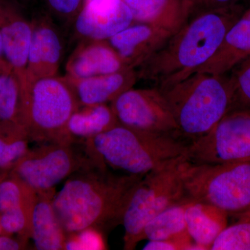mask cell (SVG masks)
<instances>
[{
	"label": "cell",
	"mask_w": 250,
	"mask_h": 250,
	"mask_svg": "<svg viewBox=\"0 0 250 250\" xmlns=\"http://www.w3.org/2000/svg\"><path fill=\"white\" fill-rule=\"evenodd\" d=\"M94 164L72 174L56 193L54 208L67 234L122 223L133 191L144 176L116 174Z\"/></svg>",
	"instance_id": "cell-1"
},
{
	"label": "cell",
	"mask_w": 250,
	"mask_h": 250,
	"mask_svg": "<svg viewBox=\"0 0 250 250\" xmlns=\"http://www.w3.org/2000/svg\"><path fill=\"white\" fill-rule=\"evenodd\" d=\"M241 16L233 6L188 18L138 67L139 80L164 89L196 72L214 55L229 29Z\"/></svg>",
	"instance_id": "cell-2"
},
{
	"label": "cell",
	"mask_w": 250,
	"mask_h": 250,
	"mask_svg": "<svg viewBox=\"0 0 250 250\" xmlns=\"http://www.w3.org/2000/svg\"><path fill=\"white\" fill-rule=\"evenodd\" d=\"M95 161L126 174L144 176L187 156L188 143L172 135L134 129L118 123L83 142Z\"/></svg>",
	"instance_id": "cell-3"
},
{
	"label": "cell",
	"mask_w": 250,
	"mask_h": 250,
	"mask_svg": "<svg viewBox=\"0 0 250 250\" xmlns=\"http://www.w3.org/2000/svg\"><path fill=\"white\" fill-rule=\"evenodd\" d=\"M174 117L180 139H201L229 111L232 94L227 75L195 72L160 89Z\"/></svg>",
	"instance_id": "cell-4"
},
{
	"label": "cell",
	"mask_w": 250,
	"mask_h": 250,
	"mask_svg": "<svg viewBox=\"0 0 250 250\" xmlns=\"http://www.w3.org/2000/svg\"><path fill=\"white\" fill-rule=\"evenodd\" d=\"M182 177L188 200L214 206L229 217L250 215V161L204 164L187 159Z\"/></svg>",
	"instance_id": "cell-5"
},
{
	"label": "cell",
	"mask_w": 250,
	"mask_h": 250,
	"mask_svg": "<svg viewBox=\"0 0 250 250\" xmlns=\"http://www.w3.org/2000/svg\"><path fill=\"white\" fill-rule=\"evenodd\" d=\"M80 105L64 77L34 81L22 93L21 123L31 142H74L67 124Z\"/></svg>",
	"instance_id": "cell-6"
},
{
	"label": "cell",
	"mask_w": 250,
	"mask_h": 250,
	"mask_svg": "<svg viewBox=\"0 0 250 250\" xmlns=\"http://www.w3.org/2000/svg\"><path fill=\"white\" fill-rule=\"evenodd\" d=\"M187 156L149 172L131 194L123 217L124 250H134L142 241L146 224L169 207L188 200L186 196L182 170Z\"/></svg>",
	"instance_id": "cell-7"
},
{
	"label": "cell",
	"mask_w": 250,
	"mask_h": 250,
	"mask_svg": "<svg viewBox=\"0 0 250 250\" xmlns=\"http://www.w3.org/2000/svg\"><path fill=\"white\" fill-rule=\"evenodd\" d=\"M77 143H41L29 149L11 172L36 192L54 188L75 172L100 164L85 150L77 149Z\"/></svg>",
	"instance_id": "cell-8"
},
{
	"label": "cell",
	"mask_w": 250,
	"mask_h": 250,
	"mask_svg": "<svg viewBox=\"0 0 250 250\" xmlns=\"http://www.w3.org/2000/svg\"><path fill=\"white\" fill-rule=\"evenodd\" d=\"M187 157L193 164L250 161V110L229 111L208 134L188 145Z\"/></svg>",
	"instance_id": "cell-9"
},
{
	"label": "cell",
	"mask_w": 250,
	"mask_h": 250,
	"mask_svg": "<svg viewBox=\"0 0 250 250\" xmlns=\"http://www.w3.org/2000/svg\"><path fill=\"white\" fill-rule=\"evenodd\" d=\"M110 105L122 125L179 137L168 104L161 90L155 86L143 89L132 87L117 97Z\"/></svg>",
	"instance_id": "cell-10"
},
{
	"label": "cell",
	"mask_w": 250,
	"mask_h": 250,
	"mask_svg": "<svg viewBox=\"0 0 250 250\" xmlns=\"http://www.w3.org/2000/svg\"><path fill=\"white\" fill-rule=\"evenodd\" d=\"M37 192L10 171L0 179V224L4 234L31 238Z\"/></svg>",
	"instance_id": "cell-11"
},
{
	"label": "cell",
	"mask_w": 250,
	"mask_h": 250,
	"mask_svg": "<svg viewBox=\"0 0 250 250\" xmlns=\"http://www.w3.org/2000/svg\"><path fill=\"white\" fill-rule=\"evenodd\" d=\"M134 22L123 0H84L75 30L85 40L107 41Z\"/></svg>",
	"instance_id": "cell-12"
},
{
	"label": "cell",
	"mask_w": 250,
	"mask_h": 250,
	"mask_svg": "<svg viewBox=\"0 0 250 250\" xmlns=\"http://www.w3.org/2000/svg\"><path fill=\"white\" fill-rule=\"evenodd\" d=\"M0 31L5 59L19 79L22 90L27 82L33 24L10 0H0Z\"/></svg>",
	"instance_id": "cell-13"
},
{
	"label": "cell",
	"mask_w": 250,
	"mask_h": 250,
	"mask_svg": "<svg viewBox=\"0 0 250 250\" xmlns=\"http://www.w3.org/2000/svg\"><path fill=\"white\" fill-rule=\"evenodd\" d=\"M177 30L133 22L107 41L125 67L136 69L160 48Z\"/></svg>",
	"instance_id": "cell-14"
},
{
	"label": "cell",
	"mask_w": 250,
	"mask_h": 250,
	"mask_svg": "<svg viewBox=\"0 0 250 250\" xmlns=\"http://www.w3.org/2000/svg\"><path fill=\"white\" fill-rule=\"evenodd\" d=\"M62 54V42L53 26L45 20L33 24L27 82L22 93L34 81L58 76Z\"/></svg>",
	"instance_id": "cell-15"
},
{
	"label": "cell",
	"mask_w": 250,
	"mask_h": 250,
	"mask_svg": "<svg viewBox=\"0 0 250 250\" xmlns=\"http://www.w3.org/2000/svg\"><path fill=\"white\" fill-rule=\"evenodd\" d=\"M125 69L128 68L107 41L86 40L77 47L67 61L65 76L88 78Z\"/></svg>",
	"instance_id": "cell-16"
},
{
	"label": "cell",
	"mask_w": 250,
	"mask_h": 250,
	"mask_svg": "<svg viewBox=\"0 0 250 250\" xmlns=\"http://www.w3.org/2000/svg\"><path fill=\"white\" fill-rule=\"evenodd\" d=\"M64 78L73 90L80 106L111 104L125 90L132 88L139 80L137 70L131 68L88 78Z\"/></svg>",
	"instance_id": "cell-17"
},
{
	"label": "cell",
	"mask_w": 250,
	"mask_h": 250,
	"mask_svg": "<svg viewBox=\"0 0 250 250\" xmlns=\"http://www.w3.org/2000/svg\"><path fill=\"white\" fill-rule=\"evenodd\" d=\"M250 55V9L230 27L214 55L196 72L226 75Z\"/></svg>",
	"instance_id": "cell-18"
},
{
	"label": "cell",
	"mask_w": 250,
	"mask_h": 250,
	"mask_svg": "<svg viewBox=\"0 0 250 250\" xmlns=\"http://www.w3.org/2000/svg\"><path fill=\"white\" fill-rule=\"evenodd\" d=\"M55 188L37 192L31 222V239L36 250H64L67 233L54 208Z\"/></svg>",
	"instance_id": "cell-19"
},
{
	"label": "cell",
	"mask_w": 250,
	"mask_h": 250,
	"mask_svg": "<svg viewBox=\"0 0 250 250\" xmlns=\"http://www.w3.org/2000/svg\"><path fill=\"white\" fill-rule=\"evenodd\" d=\"M185 221L193 243L210 250L213 243L228 226L229 215L214 206L189 200L185 210Z\"/></svg>",
	"instance_id": "cell-20"
},
{
	"label": "cell",
	"mask_w": 250,
	"mask_h": 250,
	"mask_svg": "<svg viewBox=\"0 0 250 250\" xmlns=\"http://www.w3.org/2000/svg\"><path fill=\"white\" fill-rule=\"evenodd\" d=\"M135 22L177 30L187 20L183 0H123Z\"/></svg>",
	"instance_id": "cell-21"
},
{
	"label": "cell",
	"mask_w": 250,
	"mask_h": 250,
	"mask_svg": "<svg viewBox=\"0 0 250 250\" xmlns=\"http://www.w3.org/2000/svg\"><path fill=\"white\" fill-rule=\"evenodd\" d=\"M108 104L80 106L67 124V134L74 141H84L95 137L118 124Z\"/></svg>",
	"instance_id": "cell-22"
},
{
	"label": "cell",
	"mask_w": 250,
	"mask_h": 250,
	"mask_svg": "<svg viewBox=\"0 0 250 250\" xmlns=\"http://www.w3.org/2000/svg\"><path fill=\"white\" fill-rule=\"evenodd\" d=\"M189 200L169 207L151 219L143 229V241H173L188 250L192 241L188 233L184 214Z\"/></svg>",
	"instance_id": "cell-23"
},
{
	"label": "cell",
	"mask_w": 250,
	"mask_h": 250,
	"mask_svg": "<svg viewBox=\"0 0 250 250\" xmlns=\"http://www.w3.org/2000/svg\"><path fill=\"white\" fill-rule=\"evenodd\" d=\"M29 139L25 128L18 123H0V170L9 172L28 152Z\"/></svg>",
	"instance_id": "cell-24"
},
{
	"label": "cell",
	"mask_w": 250,
	"mask_h": 250,
	"mask_svg": "<svg viewBox=\"0 0 250 250\" xmlns=\"http://www.w3.org/2000/svg\"><path fill=\"white\" fill-rule=\"evenodd\" d=\"M22 88L14 70L0 72V123H21Z\"/></svg>",
	"instance_id": "cell-25"
},
{
	"label": "cell",
	"mask_w": 250,
	"mask_h": 250,
	"mask_svg": "<svg viewBox=\"0 0 250 250\" xmlns=\"http://www.w3.org/2000/svg\"><path fill=\"white\" fill-rule=\"evenodd\" d=\"M232 94L229 111L250 110V55L226 74Z\"/></svg>",
	"instance_id": "cell-26"
},
{
	"label": "cell",
	"mask_w": 250,
	"mask_h": 250,
	"mask_svg": "<svg viewBox=\"0 0 250 250\" xmlns=\"http://www.w3.org/2000/svg\"><path fill=\"white\" fill-rule=\"evenodd\" d=\"M210 250H250V215L228 225Z\"/></svg>",
	"instance_id": "cell-27"
},
{
	"label": "cell",
	"mask_w": 250,
	"mask_h": 250,
	"mask_svg": "<svg viewBox=\"0 0 250 250\" xmlns=\"http://www.w3.org/2000/svg\"><path fill=\"white\" fill-rule=\"evenodd\" d=\"M106 246L98 229L90 228L67 235L64 250H106Z\"/></svg>",
	"instance_id": "cell-28"
},
{
	"label": "cell",
	"mask_w": 250,
	"mask_h": 250,
	"mask_svg": "<svg viewBox=\"0 0 250 250\" xmlns=\"http://www.w3.org/2000/svg\"><path fill=\"white\" fill-rule=\"evenodd\" d=\"M238 0H183L187 19L202 13L228 9L235 6Z\"/></svg>",
	"instance_id": "cell-29"
},
{
	"label": "cell",
	"mask_w": 250,
	"mask_h": 250,
	"mask_svg": "<svg viewBox=\"0 0 250 250\" xmlns=\"http://www.w3.org/2000/svg\"><path fill=\"white\" fill-rule=\"evenodd\" d=\"M54 12L64 17L78 14L84 0H47Z\"/></svg>",
	"instance_id": "cell-30"
},
{
	"label": "cell",
	"mask_w": 250,
	"mask_h": 250,
	"mask_svg": "<svg viewBox=\"0 0 250 250\" xmlns=\"http://www.w3.org/2000/svg\"><path fill=\"white\" fill-rule=\"evenodd\" d=\"M28 241L19 236L12 235L0 234V250H24L27 248Z\"/></svg>",
	"instance_id": "cell-31"
},
{
	"label": "cell",
	"mask_w": 250,
	"mask_h": 250,
	"mask_svg": "<svg viewBox=\"0 0 250 250\" xmlns=\"http://www.w3.org/2000/svg\"><path fill=\"white\" fill-rule=\"evenodd\" d=\"M146 250H185L182 243L173 241H149L143 248Z\"/></svg>",
	"instance_id": "cell-32"
},
{
	"label": "cell",
	"mask_w": 250,
	"mask_h": 250,
	"mask_svg": "<svg viewBox=\"0 0 250 250\" xmlns=\"http://www.w3.org/2000/svg\"><path fill=\"white\" fill-rule=\"evenodd\" d=\"M13 70L12 67L6 62L5 59L4 49H3L2 39H1V31H0V72L8 71Z\"/></svg>",
	"instance_id": "cell-33"
},
{
	"label": "cell",
	"mask_w": 250,
	"mask_h": 250,
	"mask_svg": "<svg viewBox=\"0 0 250 250\" xmlns=\"http://www.w3.org/2000/svg\"><path fill=\"white\" fill-rule=\"evenodd\" d=\"M7 173H9V172H3V171L0 170V179L2 178V177Z\"/></svg>",
	"instance_id": "cell-34"
},
{
	"label": "cell",
	"mask_w": 250,
	"mask_h": 250,
	"mask_svg": "<svg viewBox=\"0 0 250 250\" xmlns=\"http://www.w3.org/2000/svg\"><path fill=\"white\" fill-rule=\"evenodd\" d=\"M2 233V230H1V224H0V234Z\"/></svg>",
	"instance_id": "cell-35"
}]
</instances>
